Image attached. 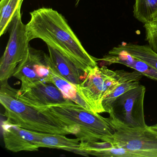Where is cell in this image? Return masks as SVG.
<instances>
[{
  "label": "cell",
  "mask_w": 157,
  "mask_h": 157,
  "mask_svg": "<svg viewBox=\"0 0 157 157\" xmlns=\"http://www.w3.org/2000/svg\"><path fill=\"white\" fill-rule=\"evenodd\" d=\"M30 15L26 24L30 42L41 39L88 70L98 66L96 58L86 51L62 14L51 8H43Z\"/></svg>",
  "instance_id": "cell-1"
},
{
  "label": "cell",
  "mask_w": 157,
  "mask_h": 157,
  "mask_svg": "<svg viewBox=\"0 0 157 157\" xmlns=\"http://www.w3.org/2000/svg\"><path fill=\"white\" fill-rule=\"evenodd\" d=\"M16 89L8 80L1 82L0 102L9 122L28 130L43 133L74 135V130L54 115L48 107L41 109L25 103L16 96Z\"/></svg>",
  "instance_id": "cell-2"
},
{
  "label": "cell",
  "mask_w": 157,
  "mask_h": 157,
  "mask_svg": "<svg viewBox=\"0 0 157 157\" xmlns=\"http://www.w3.org/2000/svg\"><path fill=\"white\" fill-rule=\"evenodd\" d=\"M62 123L71 126L74 136L82 141L113 142L114 130L107 121L98 113L86 110L76 104L48 107Z\"/></svg>",
  "instance_id": "cell-3"
},
{
  "label": "cell",
  "mask_w": 157,
  "mask_h": 157,
  "mask_svg": "<svg viewBox=\"0 0 157 157\" xmlns=\"http://www.w3.org/2000/svg\"><path fill=\"white\" fill-rule=\"evenodd\" d=\"M107 119L114 130V146L132 151L139 157H157V130L149 126L130 128Z\"/></svg>",
  "instance_id": "cell-4"
},
{
  "label": "cell",
  "mask_w": 157,
  "mask_h": 157,
  "mask_svg": "<svg viewBox=\"0 0 157 157\" xmlns=\"http://www.w3.org/2000/svg\"><path fill=\"white\" fill-rule=\"evenodd\" d=\"M118 82L116 71L106 66H98L89 70L86 78L81 84L75 85L78 92L90 105L93 112L105 113L102 106L104 98Z\"/></svg>",
  "instance_id": "cell-5"
},
{
  "label": "cell",
  "mask_w": 157,
  "mask_h": 157,
  "mask_svg": "<svg viewBox=\"0 0 157 157\" xmlns=\"http://www.w3.org/2000/svg\"><path fill=\"white\" fill-rule=\"evenodd\" d=\"M146 87L140 84L116 98L112 103L108 119L130 128L147 127L144 111Z\"/></svg>",
  "instance_id": "cell-6"
},
{
  "label": "cell",
  "mask_w": 157,
  "mask_h": 157,
  "mask_svg": "<svg viewBox=\"0 0 157 157\" xmlns=\"http://www.w3.org/2000/svg\"><path fill=\"white\" fill-rule=\"evenodd\" d=\"M10 38L0 61V81L9 80L13 76L18 65L29 50L30 42L26 25L22 21L21 9L18 10L12 21Z\"/></svg>",
  "instance_id": "cell-7"
},
{
  "label": "cell",
  "mask_w": 157,
  "mask_h": 157,
  "mask_svg": "<svg viewBox=\"0 0 157 157\" xmlns=\"http://www.w3.org/2000/svg\"><path fill=\"white\" fill-rule=\"evenodd\" d=\"M13 76L21 81V90L40 82H53L49 56L30 47L26 56L17 66Z\"/></svg>",
  "instance_id": "cell-8"
},
{
  "label": "cell",
  "mask_w": 157,
  "mask_h": 157,
  "mask_svg": "<svg viewBox=\"0 0 157 157\" xmlns=\"http://www.w3.org/2000/svg\"><path fill=\"white\" fill-rule=\"evenodd\" d=\"M16 96L38 109L75 103L66 98L53 82H40L24 90H16Z\"/></svg>",
  "instance_id": "cell-9"
},
{
  "label": "cell",
  "mask_w": 157,
  "mask_h": 157,
  "mask_svg": "<svg viewBox=\"0 0 157 157\" xmlns=\"http://www.w3.org/2000/svg\"><path fill=\"white\" fill-rule=\"evenodd\" d=\"M5 147L13 152L37 151L39 146L37 132L28 130L14 124L8 120L2 124Z\"/></svg>",
  "instance_id": "cell-10"
},
{
  "label": "cell",
  "mask_w": 157,
  "mask_h": 157,
  "mask_svg": "<svg viewBox=\"0 0 157 157\" xmlns=\"http://www.w3.org/2000/svg\"><path fill=\"white\" fill-rule=\"evenodd\" d=\"M50 65L66 80L75 85L81 84L86 78L89 71L65 54L48 46Z\"/></svg>",
  "instance_id": "cell-11"
},
{
  "label": "cell",
  "mask_w": 157,
  "mask_h": 157,
  "mask_svg": "<svg viewBox=\"0 0 157 157\" xmlns=\"http://www.w3.org/2000/svg\"><path fill=\"white\" fill-rule=\"evenodd\" d=\"M100 60L105 64H120L135 70L149 78L157 81V71L144 61L132 56L126 52L112 48Z\"/></svg>",
  "instance_id": "cell-12"
},
{
  "label": "cell",
  "mask_w": 157,
  "mask_h": 157,
  "mask_svg": "<svg viewBox=\"0 0 157 157\" xmlns=\"http://www.w3.org/2000/svg\"><path fill=\"white\" fill-rule=\"evenodd\" d=\"M116 71L118 75L117 84L102 101V106L105 112L108 113L110 112L113 101L126 92L139 85L140 80L143 76L141 73L136 71L133 72H128L123 70Z\"/></svg>",
  "instance_id": "cell-13"
},
{
  "label": "cell",
  "mask_w": 157,
  "mask_h": 157,
  "mask_svg": "<svg viewBox=\"0 0 157 157\" xmlns=\"http://www.w3.org/2000/svg\"><path fill=\"white\" fill-rule=\"evenodd\" d=\"M80 149L84 156L99 157H139L137 154L112 143L101 141H82Z\"/></svg>",
  "instance_id": "cell-14"
},
{
  "label": "cell",
  "mask_w": 157,
  "mask_h": 157,
  "mask_svg": "<svg viewBox=\"0 0 157 157\" xmlns=\"http://www.w3.org/2000/svg\"><path fill=\"white\" fill-rule=\"evenodd\" d=\"M40 147L58 149L83 155L80 149V141L78 139H69L65 135L37 132Z\"/></svg>",
  "instance_id": "cell-15"
},
{
  "label": "cell",
  "mask_w": 157,
  "mask_h": 157,
  "mask_svg": "<svg viewBox=\"0 0 157 157\" xmlns=\"http://www.w3.org/2000/svg\"><path fill=\"white\" fill-rule=\"evenodd\" d=\"M113 49L126 52L132 56L144 61L157 71V53L149 45L123 43Z\"/></svg>",
  "instance_id": "cell-16"
},
{
  "label": "cell",
  "mask_w": 157,
  "mask_h": 157,
  "mask_svg": "<svg viewBox=\"0 0 157 157\" xmlns=\"http://www.w3.org/2000/svg\"><path fill=\"white\" fill-rule=\"evenodd\" d=\"M50 71L52 82L61 91L66 98L69 99L76 104L80 105L86 110L93 112L90 105L80 95L75 85L62 78L55 70L52 68L51 65Z\"/></svg>",
  "instance_id": "cell-17"
},
{
  "label": "cell",
  "mask_w": 157,
  "mask_h": 157,
  "mask_svg": "<svg viewBox=\"0 0 157 157\" xmlns=\"http://www.w3.org/2000/svg\"><path fill=\"white\" fill-rule=\"evenodd\" d=\"M24 0H1L0 36L5 34L11 24L18 10L21 8Z\"/></svg>",
  "instance_id": "cell-18"
},
{
  "label": "cell",
  "mask_w": 157,
  "mask_h": 157,
  "mask_svg": "<svg viewBox=\"0 0 157 157\" xmlns=\"http://www.w3.org/2000/svg\"><path fill=\"white\" fill-rule=\"evenodd\" d=\"M133 13L144 24L150 21L157 15V0H136Z\"/></svg>",
  "instance_id": "cell-19"
},
{
  "label": "cell",
  "mask_w": 157,
  "mask_h": 157,
  "mask_svg": "<svg viewBox=\"0 0 157 157\" xmlns=\"http://www.w3.org/2000/svg\"><path fill=\"white\" fill-rule=\"evenodd\" d=\"M81 0H76V6H78V5L79 3L80 2Z\"/></svg>",
  "instance_id": "cell-20"
},
{
  "label": "cell",
  "mask_w": 157,
  "mask_h": 157,
  "mask_svg": "<svg viewBox=\"0 0 157 157\" xmlns=\"http://www.w3.org/2000/svg\"><path fill=\"white\" fill-rule=\"evenodd\" d=\"M151 127L152 128H154V129H155V130H157V127H154L153 126H151Z\"/></svg>",
  "instance_id": "cell-21"
},
{
  "label": "cell",
  "mask_w": 157,
  "mask_h": 157,
  "mask_svg": "<svg viewBox=\"0 0 157 157\" xmlns=\"http://www.w3.org/2000/svg\"><path fill=\"white\" fill-rule=\"evenodd\" d=\"M153 126L156 127H157V124H155V125H153Z\"/></svg>",
  "instance_id": "cell-22"
}]
</instances>
